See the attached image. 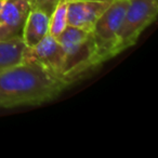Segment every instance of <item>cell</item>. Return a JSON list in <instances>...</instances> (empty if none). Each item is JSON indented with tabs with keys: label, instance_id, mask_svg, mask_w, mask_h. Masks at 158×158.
<instances>
[{
	"label": "cell",
	"instance_id": "1",
	"mask_svg": "<svg viewBox=\"0 0 158 158\" xmlns=\"http://www.w3.org/2000/svg\"><path fill=\"white\" fill-rule=\"evenodd\" d=\"M68 85L35 62L0 70V108L40 105L54 100Z\"/></svg>",
	"mask_w": 158,
	"mask_h": 158
},
{
	"label": "cell",
	"instance_id": "2",
	"mask_svg": "<svg viewBox=\"0 0 158 158\" xmlns=\"http://www.w3.org/2000/svg\"><path fill=\"white\" fill-rule=\"evenodd\" d=\"M63 49L61 78L70 86L102 65L92 31L67 26L57 38Z\"/></svg>",
	"mask_w": 158,
	"mask_h": 158
},
{
	"label": "cell",
	"instance_id": "3",
	"mask_svg": "<svg viewBox=\"0 0 158 158\" xmlns=\"http://www.w3.org/2000/svg\"><path fill=\"white\" fill-rule=\"evenodd\" d=\"M157 14L158 0H129L117 35L115 55L133 47L141 34L155 22Z\"/></svg>",
	"mask_w": 158,
	"mask_h": 158
},
{
	"label": "cell",
	"instance_id": "4",
	"mask_svg": "<svg viewBox=\"0 0 158 158\" xmlns=\"http://www.w3.org/2000/svg\"><path fill=\"white\" fill-rule=\"evenodd\" d=\"M128 5L129 0H113L93 27L92 35L102 63L116 56L115 44L117 35Z\"/></svg>",
	"mask_w": 158,
	"mask_h": 158
},
{
	"label": "cell",
	"instance_id": "5",
	"mask_svg": "<svg viewBox=\"0 0 158 158\" xmlns=\"http://www.w3.org/2000/svg\"><path fill=\"white\" fill-rule=\"evenodd\" d=\"M29 11L28 0H0V40L22 38Z\"/></svg>",
	"mask_w": 158,
	"mask_h": 158
},
{
	"label": "cell",
	"instance_id": "6",
	"mask_svg": "<svg viewBox=\"0 0 158 158\" xmlns=\"http://www.w3.org/2000/svg\"><path fill=\"white\" fill-rule=\"evenodd\" d=\"M63 56V49L60 41L48 34L36 46L25 48L22 62H35L61 77Z\"/></svg>",
	"mask_w": 158,
	"mask_h": 158
},
{
	"label": "cell",
	"instance_id": "7",
	"mask_svg": "<svg viewBox=\"0 0 158 158\" xmlns=\"http://www.w3.org/2000/svg\"><path fill=\"white\" fill-rule=\"evenodd\" d=\"M112 1L99 0H67V24L92 31L97 21Z\"/></svg>",
	"mask_w": 158,
	"mask_h": 158
},
{
	"label": "cell",
	"instance_id": "8",
	"mask_svg": "<svg viewBox=\"0 0 158 158\" xmlns=\"http://www.w3.org/2000/svg\"><path fill=\"white\" fill-rule=\"evenodd\" d=\"M50 16L40 10L31 9L25 21L22 39L26 47H34L49 34Z\"/></svg>",
	"mask_w": 158,
	"mask_h": 158
},
{
	"label": "cell",
	"instance_id": "9",
	"mask_svg": "<svg viewBox=\"0 0 158 158\" xmlns=\"http://www.w3.org/2000/svg\"><path fill=\"white\" fill-rule=\"evenodd\" d=\"M25 48L22 38L0 40V70L22 63Z\"/></svg>",
	"mask_w": 158,
	"mask_h": 158
},
{
	"label": "cell",
	"instance_id": "10",
	"mask_svg": "<svg viewBox=\"0 0 158 158\" xmlns=\"http://www.w3.org/2000/svg\"><path fill=\"white\" fill-rule=\"evenodd\" d=\"M67 26V0H60L50 14L49 34L57 39Z\"/></svg>",
	"mask_w": 158,
	"mask_h": 158
},
{
	"label": "cell",
	"instance_id": "11",
	"mask_svg": "<svg viewBox=\"0 0 158 158\" xmlns=\"http://www.w3.org/2000/svg\"><path fill=\"white\" fill-rule=\"evenodd\" d=\"M28 2L31 5V9L40 10L50 16L60 0H28Z\"/></svg>",
	"mask_w": 158,
	"mask_h": 158
},
{
	"label": "cell",
	"instance_id": "12",
	"mask_svg": "<svg viewBox=\"0 0 158 158\" xmlns=\"http://www.w3.org/2000/svg\"><path fill=\"white\" fill-rule=\"evenodd\" d=\"M99 1H113V0H99Z\"/></svg>",
	"mask_w": 158,
	"mask_h": 158
}]
</instances>
